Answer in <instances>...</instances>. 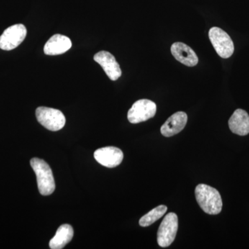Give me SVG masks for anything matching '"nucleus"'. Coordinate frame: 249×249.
<instances>
[{"instance_id": "1", "label": "nucleus", "mask_w": 249, "mask_h": 249, "mask_svg": "<svg viewBox=\"0 0 249 249\" xmlns=\"http://www.w3.org/2000/svg\"><path fill=\"white\" fill-rule=\"evenodd\" d=\"M195 193L198 204L206 213H220L223 203L222 196L217 189L201 183L196 186Z\"/></svg>"}, {"instance_id": "2", "label": "nucleus", "mask_w": 249, "mask_h": 249, "mask_svg": "<svg viewBox=\"0 0 249 249\" xmlns=\"http://www.w3.org/2000/svg\"><path fill=\"white\" fill-rule=\"evenodd\" d=\"M31 165L37 178V188L42 196H50L55 189V180L50 166L45 160L33 158Z\"/></svg>"}, {"instance_id": "3", "label": "nucleus", "mask_w": 249, "mask_h": 249, "mask_svg": "<svg viewBox=\"0 0 249 249\" xmlns=\"http://www.w3.org/2000/svg\"><path fill=\"white\" fill-rule=\"evenodd\" d=\"M37 120L42 126L50 131H58L63 128L66 119L58 109L47 107H39L36 111Z\"/></svg>"}, {"instance_id": "4", "label": "nucleus", "mask_w": 249, "mask_h": 249, "mask_svg": "<svg viewBox=\"0 0 249 249\" xmlns=\"http://www.w3.org/2000/svg\"><path fill=\"white\" fill-rule=\"evenodd\" d=\"M210 40L214 50L222 58H229L234 52L233 42L226 31L220 28L213 27L209 33Z\"/></svg>"}, {"instance_id": "5", "label": "nucleus", "mask_w": 249, "mask_h": 249, "mask_svg": "<svg viewBox=\"0 0 249 249\" xmlns=\"http://www.w3.org/2000/svg\"><path fill=\"white\" fill-rule=\"evenodd\" d=\"M178 230V217L175 213H170L160 223L157 232V242L160 247H169L175 240Z\"/></svg>"}, {"instance_id": "6", "label": "nucleus", "mask_w": 249, "mask_h": 249, "mask_svg": "<svg viewBox=\"0 0 249 249\" xmlns=\"http://www.w3.org/2000/svg\"><path fill=\"white\" fill-rule=\"evenodd\" d=\"M157 111V105L147 99L139 100L129 109L127 119L131 124H137L153 118Z\"/></svg>"}, {"instance_id": "7", "label": "nucleus", "mask_w": 249, "mask_h": 249, "mask_svg": "<svg viewBox=\"0 0 249 249\" xmlns=\"http://www.w3.org/2000/svg\"><path fill=\"white\" fill-rule=\"evenodd\" d=\"M27 31L22 24H15L6 29L0 36V49L11 51L16 49L25 39Z\"/></svg>"}, {"instance_id": "8", "label": "nucleus", "mask_w": 249, "mask_h": 249, "mask_svg": "<svg viewBox=\"0 0 249 249\" xmlns=\"http://www.w3.org/2000/svg\"><path fill=\"white\" fill-rule=\"evenodd\" d=\"M95 160L100 164L109 168H115L124 160V153L118 147L109 146L98 149L94 152Z\"/></svg>"}, {"instance_id": "9", "label": "nucleus", "mask_w": 249, "mask_h": 249, "mask_svg": "<svg viewBox=\"0 0 249 249\" xmlns=\"http://www.w3.org/2000/svg\"><path fill=\"white\" fill-rule=\"evenodd\" d=\"M93 59L102 67L109 79L113 81L119 79L122 75L120 65L109 52L106 51L98 52L93 56Z\"/></svg>"}, {"instance_id": "10", "label": "nucleus", "mask_w": 249, "mask_h": 249, "mask_svg": "<svg viewBox=\"0 0 249 249\" xmlns=\"http://www.w3.org/2000/svg\"><path fill=\"white\" fill-rule=\"evenodd\" d=\"M188 121V116L183 111L175 113L160 127V133L165 137H173L184 129Z\"/></svg>"}, {"instance_id": "11", "label": "nucleus", "mask_w": 249, "mask_h": 249, "mask_svg": "<svg viewBox=\"0 0 249 249\" xmlns=\"http://www.w3.org/2000/svg\"><path fill=\"white\" fill-rule=\"evenodd\" d=\"M171 53L178 61L188 67H194L199 62L196 52L183 42H177L171 46Z\"/></svg>"}, {"instance_id": "12", "label": "nucleus", "mask_w": 249, "mask_h": 249, "mask_svg": "<svg viewBox=\"0 0 249 249\" xmlns=\"http://www.w3.org/2000/svg\"><path fill=\"white\" fill-rule=\"evenodd\" d=\"M71 41L68 37L60 34H55L45 44L44 52L46 55H60L71 49Z\"/></svg>"}, {"instance_id": "13", "label": "nucleus", "mask_w": 249, "mask_h": 249, "mask_svg": "<svg viewBox=\"0 0 249 249\" xmlns=\"http://www.w3.org/2000/svg\"><path fill=\"white\" fill-rule=\"evenodd\" d=\"M229 126L232 133L240 136L249 134V115L242 109L234 111L229 121Z\"/></svg>"}, {"instance_id": "14", "label": "nucleus", "mask_w": 249, "mask_h": 249, "mask_svg": "<svg viewBox=\"0 0 249 249\" xmlns=\"http://www.w3.org/2000/svg\"><path fill=\"white\" fill-rule=\"evenodd\" d=\"M73 236V228L70 224H62L58 228L55 236L49 242L52 249H62L71 242Z\"/></svg>"}, {"instance_id": "15", "label": "nucleus", "mask_w": 249, "mask_h": 249, "mask_svg": "<svg viewBox=\"0 0 249 249\" xmlns=\"http://www.w3.org/2000/svg\"><path fill=\"white\" fill-rule=\"evenodd\" d=\"M167 211H168V208L164 205L157 206L141 218L139 220V225L142 227L152 225L156 221L159 220L160 217H163L166 213Z\"/></svg>"}]
</instances>
